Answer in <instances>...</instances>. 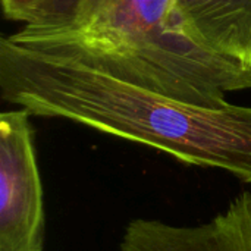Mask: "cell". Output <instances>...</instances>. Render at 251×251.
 <instances>
[{"label": "cell", "mask_w": 251, "mask_h": 251, "mask_svg": "<svg viewBox=\"0 0 251 251\" xmlns=\"http://www.w3.org/2000/svg\"><path fill=\"white\" fill-rule=\"evenodd\" d=\"M1 97L35 116L69 119L251 185V107L185 103L69 57L0 40Z\"/></svg>", "instance_id": "6da1fadb"}, {"label": "cell", "mask_w": 251, "mask_h": 251, "mask_svg": "<svg viewBox=\"0 0 251 251\" xmlns=\"http://www.w3.org/2000/svg\"><path fill=\"white\" fill-rule=\"evenodd\" d=\"M12 41L106 72L125 82L207 107L251 88V68L194 43L172 0H47Z\"/></svg>", "instance_id": "7a4b0ae2"}, {"label": "cell", "mask_w": 251, "mask_h": 251, "mask_svg": "<svg viewBox=\"0 0 251 251\" xmlns=\"http://www.w3.org/2000/svg\"><path fill=\"white\" fill-rule=\"evenodd\" d=\"M119 251H251V191L199 225L134 219L124 231Z\"/></svg>", "instance_id": "277c9868"}, {"label": "cell", "mask_w": 251, "mask_h": 251, "mask_svg": "<svg viewBox=\"0 0 251 251\" xmlns=\"http://www.w3.org/2000/svg\"><path fill=\"white\" fill-rule=\"evenodd\" d=\"M172 15L200 47L251 68V0H172Z\"/></svg>", "instance_id": "5b68a950"}, {"label": "cell", "mask_w": 251, "mask_h": 251, "mask_svg": "<svg viewBox=\"0 0 251 251\" xmlns=\"http://www.w3.org/2000/svg\"><path fill=\"white\" fill-rule=\"evenodd\" d=\"M31 113L0 115V251H43L46 213Z\"/></svg>", "instance_id": "3957f363"}, {"label": "cell", "mask_w": 251, "mask_h": 251, "mask_svg": "<svg viewBox=\"0 0 251 251\" xmlns=\"http://www.w3.org/2000/svg\"><path fill=\"white\" fill-rule=\"evenodd\" d=\"M47 0H1L3 13L7 19L25 22L28 16Z\"/></svg>", "instance_id": "8992f818"}]
</instances>
